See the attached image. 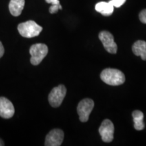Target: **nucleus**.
Here are the masks:
<instances>
[{
	"label": "nucleus",
	"instance_id": "1",
	"mask_svg": "<svg viewBox=\"0 0 146 146\" xmlns=\"http://www.w3.org/2000/svg\"><path fill=\"white\" fill-rule=\"evenodd\" d=\"M100 78L102 81L109 85L118 86L125 81V76L121 71L115 68H106L101 72Z\"/></svg>",
	"mask_w": 146,
	"mask_h": 146
},
{
	"label": "nucleus",
	"instance_id": "2",
	"mask_svg": "<svg viewBox=\"0 0 146 146\" xmlns=\"http://www.w3.org/2000/svg\"><path fill=\"white\" fill-rule=\"evenodd\" d=\"M43 28L33 21H29L21 23L18 26V31L21 36L26 38H32L38 36Z\"/></svg>",
	"mask_w": 146,
	"mask_h": 146
},
{
	"label": "nucleus",
	"instance_id": "3",
	"mask_svg": "<svg viewBox=\"0 0 146 146\" xmlns=\"http://www.w3.org/2000/svg\"><path fill=\"white\" fill-rule=\"evenodd\" d=\"M29 52L31 56V63L34 66L39 65L47 56L48 47L43 43H36L31 47Z\"/></svg>",
	"mask_w": 146,
	"mask_h": 146
},
{
	"label": "nucleus",
	"instance_id": "4",
	"mask_svg": "<svg viewBox=\"0 0 146 146\" xmlns=\"http://www.w3.org/2000/svg\"><path fill=\"white\" fill-rule=\"evenodd\" d=\"M66 94V88L64 85H60L53 88L48 96V100L50 105L54 108L59 107L62 103Z\"/></svg>",
	"mask_w": 146,
	"mask_h": 146
},
{
	"label": "nucleus",
	"instance_id": "5",
	"mask_svg": "<svg viewBox=\"0 0 146 146\" xmlns=\"http://www.w3.org/2000/svg\"><path fill=\"white\" fill-rule=\"evenodd\" d=\"M94 107V102L89 98L83 99L78 103L77 112L79 120L83 123L88 121L89 115Z\"/></svg>",
	"mask_w": 146,
	"mask_h": 146
},
{
	"label": "nucleus",
	"instance_id": "6",
	"mask_svg": "<svg viewBox=\"0 0 146 146\" xmlns=\"http://www.w3.org/2000/svg\"><path fill=\"white\" fill-rule=\"evenodd\" d=\"M114 127L110 120L106 119L102 122L99 129V133L102 137V139L106 143L112 141L114 139Z\"/></svg>",
	"mask_w": 146,
	"mask_h": 146
},
{
	"label": "nucleus",
	"instance_id": "7",
	"mask_svg": "<svg viewBox=\"0 0 146 146\" xmlns=\"http://www.w3.org/2000/svg\"><path fill=\"white\" fill-rule=\"evenodd\" d=\"M99 39L108 52L115 54L117 52V45L115 43L114 36L106 31H101L99 34Z\"/></svg>",
	"mask_w": 146,
	"mask_h": 146
},
{
	"label": "nucleus",
	"instance_id": "8",
	"mask_svg": "<svg viewBox=\"0 0 146 146\" xmlns=\"http://www.w3.org/2000/svg\"><path fill=\"white\" fill-rule=\"evenodd\" d=\"M64 137L63 131L59 129H53L45 137V146H60L62 143Z\"/></svg>",
	"mask_w": 146,
	"mask_h": 146
},
{
	"label": "nucleus",
	"instance_id": "9",
	"mask_svg": "<svg viewBox=\"0 0 146 146\" xmlns=\"http://www.w3.org/2000/svg\"><path fill=\"white\" fill-rule=\"evenodd\" d=\"M14 112L13 104L4 97H0V116L8 119L14 116Z\"/></svg>",
	"mask_w": 146,
	"mask_h": 146
},
{
	"label": "nucleus",
	"instance_id": "10",
	"mask_svg": "<svg viewBox=\"0 0 146 146\" xmlns=\"http://www.w3.org/2000/svg\"><path fill=\"white\" fill-rule=\"evenodd\" d=\"M25 0H10L9 3V10L14 16H20L25 7Z\"/></svg>",
	"mask_w": 146,
	"mask_h": 146
},
{
	"label": "nucleus",
	"instance_id": "11",
	"mask_svg": "<svg viewBox=\"0 0 146 146\" xmlns=\"http://www.w3.org/2000/svg\"><path fill=\"white\" fill-rule=\"evenodd\" d=\"M114 5L110 1L108 2L101 1V2L98 3L96 5V10L104 16L112 15L113 12H114Z\"/></svg>",
	"mask_w": 146,
	"mask_h": 146
},
{
	"label": "nucleus",
	"instance_id": "12",
	"mask_svg": "<svg viewBox=\"0 0 146 146\" xmlns=\"http://www.w3.org/2000/svg\"><path fill=\"white\" fill-rule=\"evenodd\" d=\"M132 50L135 56H140L142 60H146V42L145 41H137L133 45Z\"/></svg>",
	"mask_w": 146,
	"mask_h": 146
},
{
	"label": "nucleus",
	"instance_id": "13",
	"mask_svg": "<svg viewBox=\"0 0 146 146\" xmlns=\"http://www.w3.org/2000/svg\"><path fill=\"white\" fill-rule=\"evenodd\" d=\"M132 116L135 129L137 131L143 130L145 127V124L143 123V113L139 110H135L133 111Z\"/></svg>",
	"mask_w": 146,
	"mask_h": 146
},
{
	"label": "nucleus",
	"instance_id": "14",
	"mask_svg": "<svg viewBox=\"0 0 146 146\" xmlns=\"http://www.w3.org/2000/svg\"><path fill=\"white\" fill-rule=\"evenodd\" d=\"M125 1L126 0H110V2L112 3L115 8H120L125 3Z\"/></svg>",
	"mask_w": 146,
	"mask_h": 146
},
{
	"label": "nucleus",
	"instance_id": "15",
	"mask_svg": "<svg viewBox=\"0 0 146 146\" xmlns=\"http://www.w3.org/2000/svg\"><path fill=\"white\" fill-rule=\"evenodd\" d=\"M62 8L61 5H52V6L50 8V12L51 14H54L56 13L59 10H62Z\"/></svg>",
	"mask_w": 146,
	"mask_h": 146
},
{
	"label": "nucleus",
	"instance_id": "16",
	"mask_svg": "<svg viewBox=\"0 0 146 146\" xmlns=\"http://www.w3.org/2000/svg\"><path fill=\"white\" fill-rule=\"evenodd\" d=\"M139 17L140 21L142 23L146 24V9H144V10H143L140 12Z\"/></svg>",
	"mask_w": 146,
	"mask_h": 146
},
{
	"label": "nucleus",
	"instance_id": "17",
	"mask_svg": "<svg viewBox=\"0 0 146 146\" xmlns=\"http://www.w3.org/2000/svg\"><path fill=\"white\" fill-rule=\"evenodd\" d=\"M47 3H51L52 5H60L59 0H45Z\"/></svg>",
	"mask_w": 146,
	"mask_h": 146
},
{
	"label": "nucleus",
	"instance_id": "18",
	"mask_svg": "<svg viewBox=\"0 0 146 146\" xmlns=\"http://www.w3.org/2000/svg\"><path fill=\"white\" fill-rule=\"evenodd\" d=\"M3 54H4V47L3 46L2 43L0 41V59L3 56Z\"/></svg>",
	"mask_w": 146,
	"mask_h": 146
},
{
	"label": "nucleus",
	"instance_id": "19",
	"mask_svg": "<svg viewBox=\"0 0 146 146\" xmlns=\"http://www.w3.org/2000/svg\"><path fill=\"white\" fill-rule=\"evenodd\" d=\"M3 145H4V143H3V141L1 139H0V146H3Z\"/></svg>",
	"mask_w": 146,
	"mask_h": 146
}]
</instances>
